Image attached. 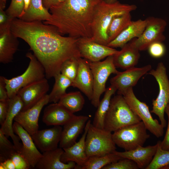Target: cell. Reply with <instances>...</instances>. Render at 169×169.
<instances>
[{"label":"cell","instance_id":"1","mask_svg":"<svg viewBox=\"0 0 169 169\" xmlns=\"http://www.w3.org/2000/svg\"><path fill=\"white\" fill-rule=\"evenodd\" d=\"M13 34L24 40L43 66L45 77L60 73L66 60L81 57L77 46L79 38L62 36L54 26L40 21L26 22L14 18L11 25Z\"/></svg>","mask_w":169,"mask_h":169},{"label":"cell","instance_id":"2","mask_svg":"<svg viewBox=\"0 0 169 169\" xmlns=\"http://www.w3.org/2000/svg\"><path fill=\"white\" fill-rule=\"evenodd\" d=\"M101 0H64L50 8L51 18L43 23L55 27L62 35L91 38L94 11Z\"/></svg>","mask_w":169,"mask_h":169},{"label":"cell","instance_id":"3","mask_svg":"<svg viewBox=\"0 0 169 169\" xmlns=\"http://www.w3.org/2000/svg\"><path fill=\"white\" fill-rule=\"evenodd\" d=\"M137 8L134 4L122 3L118 1L112 3L101 0L95 7L91 23L92 36L94 41L107 46V31L113 18L115 16L131 12Z\"/></svg>","mask_w":169,"mask_h":169},{"label":"cell","instance_id":"4","mask_svg":"<svg viewBox=\"0 0 169 169\" xmlns=\"http://www.w3.org/2000/svg\"><path fill=\"white\" fill-rule=\"evenodd\" d=\"M141 121V119L131 108L123 96L118 94L111 99L105 119L104 129L114 132L123 127Z\"/></svg>","mask_w":169,"mask_h":169},{"label":"cell","instance_id":"5","mask_svg":"<svg viewBox=\"0 0 169 169\" xmlns=\"http://www.w3.org/2000/svg\"><path fill=\"white\" fill-rule=\"evenodd\" d=\"M26 57L30 61L25 71L22 74L8 79L3 77L9 99L15 96L24 86L46 78L45 69L34 54L27 53Z\"/></svg>","mask_w":169,"mask_h":169},{"label":"cell","instance_id":"6","mask_svg":"<svg viewBox=\"0 0 169 169\" xmlns=\"http://www.w3.org/2000/svg\"><path fill=\"white\" fill-rule=\"evenodd\" d=\"M143 122L141 121L123 127L112 133V138L119 147L128 151L143 146L150 135Z\"/></svg>","mask_w":169,"mask_h":169},{"label":"cell","instance_id":"7","mask_svg":"<svg viewBox=\"0 0 169 169\" xmlns=\"http://www.w3.org/2000/svg\"><path fill=\"white\" fill-rule=\"evenodd\" d=\"M85 151L88 157L104 155L116 150L112 133L90 124L86 135Z\"/></svg>","mask_w":169,"mask_h":169},{"label":"cell","instance_id":"8","mask_svg":"<svg viewBox=\"0 0 169 169\" xmlns=\"http://www.w3.org/2000/svg\"><path fill=\"white\" fill-rule=\"evenodd\" d=\"M89 62L94 79L93 93L90 101L92 105L97 108L101 95L106 90V83L108 77L111 74H116L119 71L114 65L113 55L106 57L102 61Z\"/></svg>","mask_w":169,"mask_h":169},{"label":"cell","instance_id":"9","mask_svg":"<svg viewBox=\"0 0 169 169\" xmlns=\"http://www.w3.org/2000/svg\"><path fill=\"white\" fill-rule=\"evenodd\" d=\"M148 74L155 78L159 86L158 95L152 101V109L151 112L158 116L160 123L164 128L167 125L164 117L165 110L169 103V80L166 69L162 62L159 63L156 69H151Z\"/></svg>","mask_w":169,"mask_h":169},{"label":"cell","instance_id":"10","mask_svg":"<svg viewBox=\"0 0 169 169\" xmlns=\"http://www.w3.org/2000/svg\"><path fill=\"white\" fill-rule=\"evenodd\" d=\"M122 95L132 110L143 122L147 130L157 138L162 136L164 128L157 119L153 118L146 103L137 98L133 88L128 89Z\"/></svg>","mask_w":169,"mask_h":169},{"label":"cell","instance_id":"11","mask_svg":"<svg viewBox=\"0 0 169 169\" xmlns=\"http://www.w3.org/2000/svg\"><path fill=\"white\" fill-rule=\"evenodd\" d=\"M147 24L140 37L131 40L134 46L140 51L146 50L152 43L162 42L166 39L164 33L167 23L161 18L149 17L146 18Z\"/></svg>","mask_w":169,"mask_h":169},{"label":"cell","instance_id":"12","mask_svg":"<svg viewBox=\"0 0 169 169\" xmlns=\"http://www.w3.org/2000/svg\"><path fill=\"white\" fill-rule=\"evenodd\" d=\"M77 46L81 57L92 62L100 61L118 51L113 48L99 44L90 37L79 38Z\"/></svg>","mask_w":169,"mask_h":169},{"label":"cell","instance_id":"13","mask_svg":"<svg viewBox=\"0 0 169 169\" xmlns=\"http://www.w3.org/2000/svg\"><path fill=\"white\" fill-rule=\"evenodd\" d=\"M151 69L150 64L141 67H132L123 72H119L111 79V85L118 90V94L122 95L128 89L133 88L143 76Z\"/></svg>","mask_w":169,"mask_h":169},{"label":"cell","instance_id":"14","mask_svg":"<svg viewBox=\"0 0 169 169\" xmlns=\"http://www.w3.org/2000/svg\"><path fill=\"white\" fill-rule=\"evenodd\" d=\"M49 103V95L47 94L32 107L25 111H21L14 120L32 136L38 130V121L40 112L43 107Z\"/></svg>","mask_w":169,"mask_h":169},{"label":"cell","instance_id":"15","mask_svg":"<svg viewBox=\"0 0 169 169\" xmlns=\"http://www.w3.org/2000/svg\"><path fill=\"white\" fill-rule=\"evenodd\" d=\"M49 84L46 78L31 83L21 88L18 95L23 103L21 111H25L37 103L49 90Z\"/></svg>","mask_w":169,"mask_h":169},{"label":"cell","instance_id":"16","mask_svg":"<svg viewBox=\"0 0 169 169\" xmlns=\"http://www.w3.org/2000/svg\"><path fill=\"white\" fill-rule=\"evenodd\" d=\"M13 131L22 142L19 152L32 167L35 166L42 156L36 147L32 136L20 125L16 122L13 124Z\"/></svg>","mask_w":169,"mask_h":169},{"label":"cell","instance_id":"17","mask_svg":"<svg viewBox=\"0 0 169 169\" xmlns=\"http://www.w3.org/2000/svg\"><path fill=\"white\" fill-rule=\"evenodd\" d=\"M91 124V120L89 119L86 124L84 133L78 142L69 147L63 149L64 151L61 157V161L64 163L71 161L74 162L76 164L74 169H81L88 159L85 151V141Z\"/></svg>","mask_w":169,"mask_h":169},{"label":"cell","instance_id":"18","mask_svg":"<svg viewBox=\"0 0 169 169\" xmlns=\"http://www.w3.org/2000/svg\"><path fill=\"white\" fill-rule=\"evenodd\" d=\"M23 102L20 97L17 95L10 99L8 101V108L7 114L0 130L8 137L12 138L17 151L19 152L22 146L20 138L14 134L13 129V121L17 115L22 110Z\"/></svg>","mask_w":169,"mask_h":169},{"label":"cell","instance_id":"19","mask_svg":"<svg viewBox=\"0 0 169 169\" xmlns=\"http://www.w3.org/2000/svg\"><path fill=\"white\" fill-rule=\"evenodd\" d=\"M89 120V117L88 116L75 115L64 125L59 143V147L67 148L75 143Z\"/></svg>","mask_w":169,"mask_h":169},{"label":"cell","instance_id":"20","mask_svg":"<svg viewBox=\"0 0 169 169\" xmlns=\"http://www.w3.org/2000/svg\"><path fill=\"white\" fill-rule=\"evenodd\" d=\"M63 128L60 125L38 130L32 136L36 146L42 152L58 148L60 141Z\"/></svg>","mask_w":169,"mask_h":169},{"label":"cell","instance_id":"21","mask_svg":"<svg viewBox=\"0 0 169 169\" xmlns=\"http://www.w3.org/2000/svg\"><path fill=\"white\" fill-rule=\"evenodd\" d=\"M11 25L0 26V62L8 64L12 62L18 49V38L12 33Z\"/></svg>","mask_w":169,"mask_h":169},{"label":"cell","instance_id":"22","mask_svg":"<svg viewBox=\"0 0 169 169\" xmlns=\"http://www.w3.org/2000/svg\"><path fill=\"white\" fill-rule=\"evenodd\" d=\"M78 73L72 86L79 89L91 100L93 93L94 79L89 61L82 57L78 59Z\"/></svg>","mask_w":169,"mask_h":169},{"label":"cell","instance_id":"23","mask_svg":"<svg viewBox=\"0 0 169 169\" xmlns=\"http://www.w3.org/2000/svg\"><path fill=\"white\" fill-rule=\"evenodd\" d=\"M157 144L146 147L139 146L136 148L123 152H113L123 158H127L134 161L139 169H146L151 162L156 153Z\"/></svg>","mask_w":169,"mask_h":169},{"label":"cell","instance_id":"24","mask_svg":"<svg viewBox=\"0 0 169 169\" xmlns=\"http://www.w3.org/2000/svg\"><path fill=\"white\" fill-rule=\"evenodd\" d=\"M75 115L58 102L53 103L44 109L42 121L48 126L64 125Z\"/></svg>","mask_w":169,"mask_h":169},{"label":"cell","instance_id":"25","mask_svg":"<svg viewBox=\"0 0 169 169\" xmlns=\"http://www.w3.org/2000/svg\"><path fill=\"white\" fill-rule=\"evenodd\" d=\"M63 148L56 149L43 152L42 156L35 168L38 169H71L74 168L76 164L73 161L66 163L62 162L60 158L64 152Z\"/></svg>","mask_w":169,"mask_h":169},{"label":"cell","instance_id":"26","mask_svg":"<svg viewBox=\"0 0 169 169\" xmlns=\"http://www.w3.org/2000/svg\"><path fill=\"white\" fill-rule=\"evenodd\" d=\"M139 51L131 40L113 55L115 66L125 70L134 67L140 58Z\"/></svg>","mask_w":169,"mask_h":169},{"label":"cell","instance_id":"27","mask_svg":"<svg viewBox=\"0 0 169 169\" xmlns=\"http://www.w3.org/2000/svg\"><path fill=\"white\" fill-rule=\"evenodd\" d=\"M146 24V19L132 21L130 24L107 46L113 48H121L132 39L140 37L144 30Z\"/></svg>","mask_w":169,"mask_h":169},{"label":"cell","instance_id":"28","mask_svg":"<svg viewBox=\"0 0 169 169\" xmlns=\"http://www.w3.org/2000/svg\"><path fill=\"white\" fill-rule=\"evenodd\" d=\"M51 13L43 6L42 0H30L28 9L19 19L26 22L48 21Z\"/></svg>","mask_w":169,"mask_h":169},{"label":"cell","instance_id":"29","mask_svg":"<svg viewBox=\"0 0 169 169\" xmlns=\"http://www.w3.org/2000/svg\"><path fill=\"white\" fill-rule=\"evenodd\" d=\"M116 90V88L112 85L106 89L104 97L100 101L97 107L94 117L92 124L95 127L104 129L105 119L110 105L111 97Z\"/></svg>","mask_w":169,"mask_h":169},{"label":"cell","instance_id":"30","mask_svg":"<svg viewBox=\"0 0 169 169\" xmlns=\"http://www.w3.org/2000/svg\"><path fill=\"white\" fill-rule=\"evenodd\" d=\"M132 21L131 12L115 16L112 18L107 30L108 44L114 39L130 24Z\"/></svg>","mask_w":169,"mask_h":169},{"label":"cell","instance_id":"31","mask_svg":"<svg viewBox=\"0 0 169 169\" xmlns=\"http://www.w3.org/2000/svg\"><path fill=\"white\" fill-rule=\"evenodd\" d=\"M84 102V97L79 91L66 93L61 97L58 102L74 114L82 109Z\"/></svg>","mask_w":169,"mask_h":169},{"label":"cell","instance_id":"32","mask_svg":"<svg viewBox=\"0 0 169 169\" xmlns=\"http://www.w3.org/2000/svg\"><path fill=\"white\" fill-rule=\"evenodd\" d=\"M55 83L53 89L49 95V103H58L61 97L66 93L69 87L72 86L73 82L67 78L60 73L55 76Z\"/></svg>","mask_w":169,"mask_h":169},{"label":"cell","instance_id":"33","mask_svg":"<svg viewBox=\"0 0 169 169\" xmlns=\"http://www.w3.org/2000/svg\"><path fill=\"white\" fill-rule=\"evenodd\" d=\"M114 152L104 155L89 157L81 169H100L110 164L116 162L122 158Z\"/></svg>","mask_w":169,"mask_h":169},{"label":"cell","instance_id":"34","mask_svg":"<svg viewBox=\"0 0 169 169\" xmlns=\"http://www.w3.org/2000/svg\"><path fill=\"white\" fill-rule=\"evenodd\" d=\"M157 143V147L156 153L146 169H162L169 164V150L162 149L160 141Z\"/></svg>","mask_w":169,"mask_h":169},{"label":"cell","instance_id":"35","mask_svg":"<svg viewBox=\"0 0 169 169\" xmlns=\"http://www.w3.org/2000/svg\"><path fill=\"white\" fill-rule=\"evenodd\" d=\"M78 58H73L65 61L62 64L60 73L73 83L76 77L79 66Z\"/></svg>","mask_w":169,"mask_h":169},{"label":"cell","instance_id":"36","mask_svg":"<svg viewBox=\"0 0 169 169\" xmlns=\"http://www.w3.org/2000/svg\"><path fill=\"white\" fill-rule=\"evenodd\" d=\"M16 151L14 144L0 130V162L10 158L11 155Z\"/></svg>","mask_w":169,"mask_h":169},{"label":"cell","instance_id":"37","mask_svg":"<svg viewBox=\"0 0 169 169\" xmlns=\"http://www.w3.org/2000/svg\"><path fill=\"white\" fill-rule=\"evenodd\" d=\"M24 0H11L5 12L11 18H19L24 12Z\"/></svg>","mask_w":169,"mask_h":169},{"label":"cell","instance_id":"38","mask_svg":"<svg viewBox=\"0 0 169 169\" xmlns=\"http://www.w3.org/2000/svg\"><path fill=\"white\" fill-rule=\"evenodd\" d=\"M137 164L133 161L122 158L117 161L108 164L102 169H138Z\"/></svg>","mask_w":169,"mask_h":169},{"label":"cell","instance_id":"39","mask_svg":"<svg viewBox=\"0 0 169 169\" xmlns=\"http://www.w3.org/2000/svg\"><path fill=\"white\" fill-rule=\"evenodd\" d=\"M147 49L151 57L156 58L162 57L166 52L165 46L162 42H156L152 43Z\"/></svg>","mask_w":169,"mask_h":169},{"label":"cell","instance_id":"40","mask_svg":"<svg viewBox=\"0 0 169 169\" xmlns=\"http://www.w3.org/2000/svg\"><path fill=\"white\" fill-rule=\"evenodd\" d=\"M10 159L14 163L16 169H28L30 167L23 157L17 151L11 155Z\"/></svg>","mask_w":169,"mask_h":169},{"label":"cell","instance_id":"41","mask_svg":"<svg viewBox=\"0 0 169 169\" xmlns=\"http://www.w3.org/2000/svg\"><path fill=\"white\" fill-rule=\"evenodd\" d=\"M165 113L166 114L168 117L167 127L163 139L162 141H160V144L162 149L169 150V103L165 108Z\"/></svg>","mask_w":169,"mask_h":169},{"label":"cell","instance_id":"42","mask_svg":"<svg viewBox=\"0 0 169 169\" xmlns=\"http://www.w3.org/2000/svg\"><path fill=\"white\" fill-rule=\"evenodd\" d=\"M9 100L7 101H0V124L1 125L4 123L7 114Z\"/></svg>","mask_w":169,"mask_h":169},{"label":"cell","instance_id":"43","mask_svg":"<svg viewBox=\"0 0 169 169\" xmlns=\"http://www.w3.org/2000/svg\"><path fill=\"white\" fill-rule=\"evenodd\" d=\"M4 8L0 6V26L11 25L14 18L9 17L4 11Z\"/></svg>","mask_w":169,"mask_h":169},{"label":"cell","instance_id":"44","mask_svg":"<svg viewBox=\"0 0 169 169\" xmlns=\"http://www.w3.org/2000/svg\"><path fill=\"white\" fill-rule=\"evenodd\" d=\"M6 87L3 76L0 77V101H5L9 99Z\"/></svg>","mask_w":169,"mask_h":169},{"label":"cell","instance_id":"45","mask_svg":"<svg viewBox=\"0 0 169 169\" xmlns=\"http://www.w3.org/2000/svg\"><path fill=\"white\" fill-rule=\"evenodd\" d=\"M64 0H42L44 7L49 10L52 7L58 5Z\"/></svg>","mask_w":169,"mask_h":169},{"label":"cell","instance_id":"46","mask_svg":"<svg viewBox=\"0 0 169 169\" xmlns=\"http://www.w3.org/2000/svg\"><path fill=\"white\" fill-rule=\"evenodd\" d=\"M0 169H16L13 161L10 158L0 162Z\"/></svg>","mask_w":169,"mask_h":169},{"label":"cell","instance_id":"47","mask_svg":"<svg viewBox=\"0 0 169 169\" xmlns=\"http://www.w3.org/2000/svg\"><path fill=\"white\" fill-rule=\"evenodd\" d=\"M30 0H24V11L28 8L30 3Z\"/></svg>","mask_w":169,"mask_h":169},{"label":"cell","instance_id":"48","mask_svg":"<svg viewBox=\"0 0 169 169\" xmlns=\"http://www.w3.org/2000/svg\"><path fill=\"white\" fill-rule=\"evenodd\" d=\"M105 2L108 3H112L117 1V0H102Z\"/></svg>","mask_w":169,"mask_h":169},{"label":"cell","instance_id":"49","mask_svg":"<svg viewBox=\"0 0 169 169\" xmlns=\"http://www.w3.org/2000/svg\"><path fill=\"white\" fill-rule=\"evenodd\" d=\"M6 0H0V2L6 5Z\"/></svg>","mask_w":169,"mask_h":169},{"label":"cell","instance_id":"50","mask_svg":"<svg viewBox=\"0 0 169 169\" xmlns=\"http://www.w3.org/2000/svg\"><path fill=\"white\" fill-rule=\"evenodd\" d=\"M162 169H169V164L164 167Z\"/></svg>","mask_w":169,"mask_h":169}]
</instances>
